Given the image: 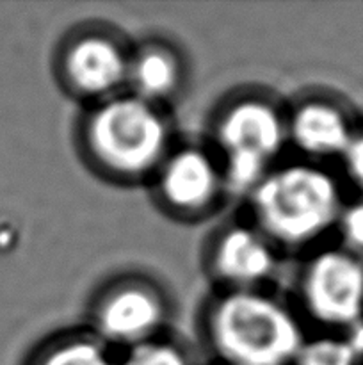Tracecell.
I'll list each match as a JSON object with an SVG mask.
<instances>
[{
    "instance_id": "8fae6325",
    "label": "cell",
    "mask_w": 363,
    "mask_h": 365,
    "mask_svg": "<svg viewBox=\"0 0 363 365\" xmlns=\"http://www.w3.org/2000/svg\"><path fill=\"white\" fill-rule=\"evenodd\" d=\"M128 77L137 91L135 96L153 103V100L173 95L180 82V68L173 53L160 46H152L128 64Z\"/></svg>"
},
{
    "instance_id": "6da1fadb",
    "label": "cell",
    "mask_w": 363,
    "mask_h": 365,
    "mask_svg": "<svg viewBox=\"0 0 363 365\" xmlns=\"http://www.w3.org/2000/svg\"><path fill=\"white\" fill-rule=\"evenodd\" d=\"M206 335L226 365H294L305 344L298 319L256 291H231L217 299L209 312Z\"/></svg>"
},
{
    "instance_id": "3957f363",
    "label": "cell",
    "mask_w": 363,
    "mask_h": 365,
    "mask_svg": "<svg viewBox=\"0 0 363 365\" xmlns=\"http://www.w3.org/2000/svg\"><path fill=\"white\" fill-rule=\"evenodd\" d=\"M167 141L162 114L135 95L107 100L85 125V143L96 163L123 177H139L160 166Z\"/></svg>"
},
{
    "instance_id": "9a60e30c",
    "label": "cell",
    "mask_w": 363,
    "mask_h": 365,
    "mask_svg": "<svg viewBox=\"0 0 363 365\" xmlns=\"http://www.w3.org/2000/svg\"><path fill=\"white\" fill-rule=\"evenodd\" d=\"M337 227L344 241V250L363 259V198L342 207Z\"/></svg>"
},
{
    "instance_id": "2e32d148",
    "label": "cell",
    "mask_w": 363,
    "mask_h": 365,
    "mask_svg": "<svg viewBox=\"0 0 363 365\" xmlns=\"http://www.w3.org/2000/svg\"><path fill=\"white\" fill-rule=\"evenodd\" d=\"M342 159L351 182L363 192V128L354 132Z\"/></svg>"
},
{
    "instance_id": "7a4b0ae2",
    "label": "cell",
    "mask_w": 363,
    "mask_h": 365,
    "mask_svg": "<svg viewBox=\"0 0 363 365\" xmlns=\"http://www.w3.org/2000/svg\"><path fill=\"white\" fill-rule=\"evenodd\" d=\"M251 195L262 234L285 246H302L319 239L337 227L344 207L333 175L312 164L269 171Z\"/></svg>"
},
{
    "instance_id": "5b68a950",
    "label": "cell",
    "mask_w": 363,
    "mask_h": 365,
    "mask_svg": "<svg viewBox=\"0 0 363 365\" xmlns=\"http://www.w3.org/2000/svg\"><path fill=\"white\" fill-rule=\"evenodd\" d=\"M301 298L310 317L331 328L363 321V259L344 248L319 252L301 277Z\"/></svg>"
},
{
    "instance_id": "277c9868",
    "label": "cell",
    "mask_w": 363,
    "mask_h": 365,
    "mask_svg": "<svg viewBox=\"0 0 363 365\" xmlns=\"http://www.w3.org/2000/svg\"><path fill=\"white\" fill-rule=\"evenodd\" d=\"M216 135L224 153V182L244 192L253 191L269 173V164L287 139V125L270 103L248 98L221 114Z\"/></svg>"
},
{
    "instance_id": "5bb4252c",
    "label": "cell",
    "mask_w": 363,
    "mask_h": 365,
    "mask_svg": "<svg viewBox=\"0 0 363 365\" xmlns=\"http://www.w3.org/2000/svg\"><path fill=\"white\" fill-rule=\"evenodd\" d=\"M121 365H191L187 355L174 344L148 341L128 349Z\"/></svg>"
},
{
    "instance_id": "30bf717a",
    "label": "cell",
    "mask_w": 363,
    "mask_h": 365,
    "mask_svg": "<svg viewBox=\"0 0 363 365\" xmlns=\"http://www.w3.org/2000/svg\"><path fill=\"white\" fill-rule=\"evenodd\" d=\"M354 132L347 114L326 100H310L299 106L287 127L294 145L312 157H342Z\"/></svg>"
},
{
    "instance_id": "7c38bea8",
    "label": "cell",
    "mask_w": 363,
    "mask_h": 365,
    "mask_svg": "<svg viewBox=\"0 0 363 365\" xmlns=\"http://www.w3.org/2000/svg\"><path fill=\"white\" fill-rule=\"evenodd\" d=\"M32 365H114L96 342L88 339L59 342L46 349Z\"/></svg>"
},
{
    "instance_id": "ba28073f",
    "label": "cell",
    "mask_w": 363,
    "mask_h": 365,
    "mask_svg": "<svg viewBox=\"0 0 363 365\" xmlns=\"http://www.w3.org/2000/svg\"><path fill=\"white\" fill-rule=\"evenodd\" d=\"M63 71L71 88L82 95L105 96L128 77V63L112 39L88 34L68 46Z\"/></svg>"
},
{
    "instance_id": "e0dca14e",
    "label": "cell",
    "mask_w": 363,
    "mask_h": 365,
    "mask_svg": "<svg viewBox=\"0 0 363 365\" xmlns=\"http://www.w3.org/2000/svg\"><path fill=\"white\" fill-rule=\"evenodd\" d=\"M345 341L349 342V346L352 348V351L358 355V359L363 364V321H359L358 324L349 328V334L345 337Z\"/></svg>"
},
{
    "instance_id": "52a82bcc",
    "label": "cell",
    "mask_w": 363,
    "mask_h": 365,
    "mask_svg": "<svg viewBox=\"0 0 363 365\" xmlns=\"http://www.w3.org/2000/svg\"><path fill=\"white\" fill-rule=\"evenodd\" d=\"M221 173L206 152L184 148L160 164L159 187L164 202L184 214L209 209L221 189Z\"/></svg>"
},
{
    "instance_id": "4fadbf2b",
    "label": "cell",
    "mask_w": 363,
    "mask_h": 365,
    "mask_svg": "<svg viewBox=\"0 0 363 365\" xmlns=\"http://www.w3.org/2000/svg\"><path fill=\"white\" fill-rule=\"evenodd\" d=\"M294 365H362L349 342L338 337H320L302 344Z\"/></svg>"
},
{
    "instance_id": "8992f818",
    "label": "cell",
    "mask_w": 363,
    "mask_h": 365,
    "mask_svg": "<svg viewBox=\"0 0 363 365\" xmlns=\"http://www.w3.org/2000/svg\"><path fill=\"white\" fill-rule=\"evenodd\" d=\"M166 321L162 296L144 284H123L107 292L95 310L100 337L128 348L152 341Z\"/></svg>"
},
{
    "instance_id": "9c48e42d",
    "label": "cell",
    "mask_w": 363,
    "mask_h": 365,
    "mask_svg": "<svg viewBox=\"0 0 363 365\" xmlns=\"http://www.w3.org/2000/svg\"><path fill=\"white\" fill-rule=\"evenodd\" d=\"M212 266L217 277L233 285L235 291H251L274 273L276 257L262 232L231 227L216 242Z\"/></svg>"
}]
</instances>
